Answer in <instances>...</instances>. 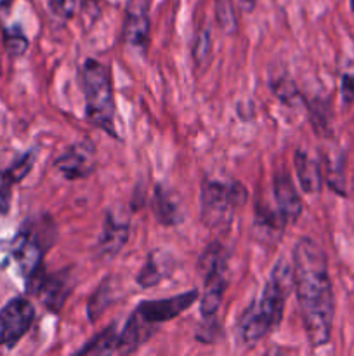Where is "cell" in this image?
I'll use <instances>...</instances> for the list:
<instances>
[{
    "label": "cell",
    "mask_w": 354,
    "mask_h": 356,
    "mask_svg": "<svg viewBox=\"0 0 354 356\" xmlns=\"http://www.w3.org/2000/svg\"><path fill=\"white\" fill-rule=\"evenodd\" d=\"M294 287L305 336L312 348L325 346L332 336L333 301L328 261L321 247L311 238H301L294 247Z\"/></svg>",
    "instance_id": "obj_1"
},
{
    "label": "cell",
    "mask_w": 354,
    "mask_h": 356,
    "mask_svg": "<svg viewBox=\"0 0 354 356\" xmlns=\"http://www.w3.org/2000/svg\"><path fill=\"white\" fill-rule=\"evenodd\" d=\"M294 289V266L281 257L273 266L262 294L239 316L236 334L243 346H253L276 330L283 318L285 302Z\"/></svg>",
    "instance_id": "obj_2"
},
{
    "label": "cell",
    "mask_w": 354,
    "mask_h": 356,
    "mask_svg": "<svg viewBox=\"0 0 354 356\" xmlns=\"http://www.w3.org/2000/svg\"><path fill=\"white\" fill-rule=\"evenodd\" d=\"M78 82L85 96V115L90 124L117 138L115 97L110 68L97 59H85L80 66Z\"/></svg>",
    "instance_id": "obj_3"
},
{
    "label": "cell",
    "mask_w": 354,
    "mask_h": 356,
    "mask_svg": "<svg viewBox=\"0 0 354 356\" xmlns=\"http://www.w3.org/2000/svg\"><path fill=\"white\" fill-rule=\"evenodd\" d=\"M248 193L238 181H219L205 177L200 190V216L205 226L226 229L231 226L236 212L245 205Z\"/></svg>",
    "instance_id": "obj_4"
},
{
    "label": "cell",
    "mask_w": 354,
    "mask_h": 356,
    "mask_svg": "<svg viewBox=\"0 0 354 356\" xmlns=\"http://www.w3.org/2000/svg\"><path fill=\"white\" fill-rule=\"evenodd\" d=\"M54 222L49 216H45L24 226L12 240L10 254L26 280L42 268V257L54 242Z\"/></svg>",
    "instance_id": "obj_5"
},
{
    "label": "cell",
    "mask_w": 354,
    "mask_h": 356,
    "mask_svg": "<svg viewBox=\"0 0 354 356\" xmlns=\"http://www.w3.org/2000/svg\"><path fill=\"white\" fill-rule=\"evenodd\" d=\"M198 301V291H187L184 294L172 296L165 299H155V301H142L132 315L139 320L144 327L155 332L158 325L177 318L180 313Z\"/></svg>",
    "instance_id": "obj_6"
},
{
    "label": "cell",
    "mask_w": 354,
    "mask_h": 356,
    "mask_svg": "<svg viewBox=\"0 0 354 356\" xmlns=\"http://www.w3.org/2000/svg\"><path fill=\"white\" fill-rule=\"evenodd\" d=\"M35 306L24 298H14L0 309V346L12 348L30 330Z\"/></svg>",
    "instance_id": "obj_7"
},
{
    "label": "cell",
    "mask_w": 354,
    "mask_h": 356,
    "mask_svg": "<svg viewBox=\"0 0 354 356\" xmlns=\"http://www.w3.org/2000/svg\"><path fill=\"white\" fill-rule=\"evenodd\" d=\"M73 275L69 271L62 270L54 275H44L42 268L37 273L28 278L30 291L40 296L45 308L52 313H59L65 306L66 299L69 298L73 291Z\"/></svg>",
    "instance_id": "obj_8"
},
{
    "label": "cell",
    "mask_w": 354,
    "mask_h": 356,
    "mask_svg": "<svg viewBox=\"0 0 354 356\" xmlns=\"http://www.w3.org/2000/svg\"><path fill=\"white\" fill-rule=\"evenodd\" d=\"M54 169L69 181L85 179L96 169V146L89 139L75 143L56 160Z\"/></svg>",
    "instance_id": "obj_9"
},
{
    "label": "cell",
    "mask_w": 354,
    "mask_h": 356,
    "mask_svg": "<svg viewBox=\"0 0 354 356\" xmlns=\"http://www.w3.org/2000/svg\"><path fill=\"white\" fill-rule=\"evenodd\" d=\"M121 38L127 45L144 51L149 42V14L146 0H132L127 7Z\"/></svg>",
    "instance_id": "obj_10"
},
{
    "label": "cell",
    "mask_w": 354,
    "mask_h": 356,
    "mask_svg": "<svg viewBox=\"0 0 354 356\" xmlns=\"http://www.w3.org/2000/svg\"><path fill=\"white\" fill-rule=\"evenodd\" d=\"M128 235H130V221L127 216L121 212H108L97 242V250L103 257L117 256L127 243Z\"/></svg>",
    "instance_id": "obj_11"
},
{
    "label": "cell",
    "mask_w": 354,
    "mask_h": 356,
    "mask_svg": "<svg viewBox=\"0 0 354 356\" xmlns=\"http://www.w3.org/2000/svg\"><path fill=\"white\" fill-rule=\"evenodd\" d=\"M273 197L276 202V209L287 225H294L301 218L304 205L298 191L295 190L294 181L287 172H278L273 177Z\"/></svg>",
    "instance_id": "obj_12"
},
{
    "label": "cell",
    "mask_w": 354,
    "mask_h": 356,
    "mask_svg": "<svg viewBox=\"0 0 354 356\" xmlns=\"http://www.w3.org/2000/svg\"><path fill=\"white\" fill-rule=\"evenodd\" d=\"M151 212L163 226H177L184 221V205L179 195L165 184H156L151 197Z\"/></svg>",
    "instance_id": "obj_13"
},
{
    "label": "cell",
    "mask_w": 354,
    "mask_h": 356,
    "mask_svg": "<svg viewBox=\"0 0 354 356\" xmlns=\"http://www.w3.org/2000/svg\"><path fill=\"white\" fill-rule=\"evenodd\" d=\"M174 270H176V257L169 250L155 249L146 257L144 264L135 277V282L142 289L155 287L167 277H170Z\"/></svg>",
    "instance_id": "obj_14"
},
{
    "label": "cell",
    "mask_w": 354,
    "mask_h": 356,
    "mask_svg": "<svg viewBox=\"0 0 354 356\" xmlns=\"http://www.w3.org/2000/svg\"><path fill=\"white\" fill-rule=\"evenodd\" d=\"M294 167L297 172L298 183L305 193H318L323 186V174L319 163L304 149H297L294 155Z\"/></svg>",
    "instance_id": "obj_15"
},
{
    "label": "cell",
    "mask_w": 354,
    "mask_h": 356,
    "mask_svg": "<svg viewBox=\"0 0 354 356\" xmlns=\"http://www.w3.org/2000/svg\"><path fill=\"white\" fill-rule=\"evenodd\" d=\"M287 226V221L280 214L278 209H271L267 205H255V229L260 235V238H269L276 242Z\"/></svg>",
    "instance_id": "obj_16"
},
{
    "label": "cell",
    "mask_w": 354,
    "mask_h": 356,
    "mask_svg": "<svg viewBox=\"0 0 354 356\" xmlns=\"http://www.w3.org/2000/svg\"><path fill=\"white\" fill-rule=\"evenodd\" d=\"M110 353H118V330L117 323L110 325L108 329H104L103 332H99L97 336H94L82 350L78 351V355H110Z\"/></svg>",
    "instance_id": "obj_17"
},
{
    "label": "cell",
    "mask_w": 354,
    "mask_h": 356,
    "mask_svg": "<svg viewBox=\"0 0 354 356\" xmlns=\"http://www.w3.org/2000/svg\"><path fill=\"white\" fill-rule=\"evenodd\" d=\"M3 45H6V51L10 56L19 58V56L26 52L30 42H28L26 35H24V31L19 26H10L3 30Z\"/></svg>",
    "instance_id": "obj_18"
},
{
    "label": "cell",
    "mask_w": 354,
    "mask_h": 356,
    "mask_svg": "<svg viewBox=\"0 0 354 356\" xmlns=\"http://www.w3.org/2000/svg\"><path fill=\"white\" fill-rule=\"evenodd\" d=\"M215 14H217L219 26L228 35H235L238 31V19H236L235 7L231 0H217L215 3Z\"/></svg>",
    "instance_id": "obj_19"
},
{
    "label": "cell",
    "mask_w": 354,
    "mask_h": 356,
    "mask_svg": "<svg viewBox=\"0 0 354 356\" xmlns=\"http://www.w3.org/2000/svg\"><path fill=\"white\" fill-rule=\"evenodd\" d=\"M16 179L9 169L0 170V212L7 214L10 209V198H12V186Z\"/></svg>",
    "instance_id": "obj_20"
},
{
    "label": "cell",
    "mask_w": 354,
    "mask_h": 356,
    "mask_svg": "<svg viewBox=\"0 0 354 356\" xmlns=\"http://www.w3.org/2000/svg\"><path fill=\"white\" fill-rule=\"evenodd\" d=\"M210 52H212L210 31H208V28H205V30L196 37V42H194V47H193L194 61H196L198 65H203V63H207L208 58H210Z\"/></svg>",
    "instance_id": "obj_21"
},
{
    "label": "cell",
    "mask_w": 354,
    "mask_h": 356,
    "mask_svg": "<svg viewBox=\"0 0 354 356\" xmlns=\"http://www.w3.org/2000/svg\"><path fill=\"white\" fill-rule=\"evenodd\" d=\"M35 156H37V149H30V152L24 153V155L21 156V159L17 160V162H14L12 165L9 167L10 174H12V176H14L16 183H19L21 179H24V177L28 176V172H30L31 167H33Z\"/></svg>",
    "instance_id": "obj_22"
},
{
    "label": "cell",
    "mask_w": 354,
    "mask_h": 356,
    "mask_svg": "<svg viewBox=\"0 0 354 356\" xmlns=\"http://www.w3.org/2000/svg\"><path fill=\"white\" fill-rule=\"evenodd\" d=\"M271 87H273V92L280 97L283 103L294 104L295 99H298V92L295 89L294 82L288 79L276 80V82H271Z\"/></svg>",
    "instance_id": "obj_23"
},
{
    "label": "cell",
    "mask_w": 354,
    "mask_h": 356,
    "mask_svg": "<svg viewBox=\"0 0 354 356\" xmlns=\"http://www.w3.org/2000/svg\"><path fill=\"white\" fill-rule=\"evenodd\" d=\"M49 7L56 16L68 21L76 13V0H49Z\"/></svg>",
    "instance_id": "obj_24"
},
{
    "label": "cell",
    "mask_w": 354,
    "mask_h": 356,
    "mask_svg": "<svg viewBox=\"0 0 354 356\" xmlns=\"http://www.w3.org/2000/svg\"><path fill=\"white\" fill-rule=\"evenodd\" d=\"M205 325L200 327V330L196 332V339L201 341L203 344H212L219 337V329L221 327L215 323L214 316L212 318H203Z\"/></svg>",
    "instance_id": "obj_25"
},
{
    "label": "cell",
    "mask_w": 354,
    "mask_h": 356,
    "mask_svg": "<svg viewBox=\"0 0 354 356\" xmlns=\"http://www.w3.org/2000/svg\"><path fill=\"white\" fill-rule=\"evenodd\" d=\"M340 89H342L344 101L346 103H354V65L349 66V70L342 75Z\"/></svg>",
    "instance_id": "obj_26"
},
{
    "label": "cell",
    "mask_w": 354,
    "mask_h": 356,
    "mask_svg": "<svg viewBox=\"0 0 354 356\" xmlns=\"http://www.w3.org/2000/svg\"><path fill=\"white\" fill-rule=\"evenodd\" d=\"M99 0H82V6L83 9H96Z\"/></svg>",
    "instance_id": "obj_27"
},
{
    "label": "cell",
    "mask_w": 354,
    "mask_h": 356,
    "mask_svg": "<svg viewBox=\"0 0 354 356\" xmlns=\"http://www.w3.org/2000/svg\"><path fill=\"white\" fill-rule=\"evenodd\" d=\"M12 2L14 0H0V14L7 13V10H9V7L12 6Z\"/></svg>",
    "instance_id": "obj_28"
},
{
    "label": "cell",
    "mask_w": 354,
    "mask_h": 356,
    "mask_svg": "<svg viewBox=\"0 0 354 356\" xmlns=\"http://www.w3.org/2000/svg\"><path fill=\"white\" fill-rule=\"evenodd\" d=\"M242 2H243V7H245L246 10H252L253 7H255L257 0H242Z\"/></svg>",
    "instance_id": "obj_29"
},
{
    "label": "cell",
    "mask_w": 354,
    "mask_h": 356,
    "mask_svg": "<svg viewBox=\"0 0 354 356\" xmlns=\"http://www.w3.org/2000/svg\"><path fill=\"white\" fill-rule=\"evenodd\" d=\"M351 7H353V10H354V0H351Z\"/></svg>",
    "instance_id": "obj_30"
}]
</instances>
